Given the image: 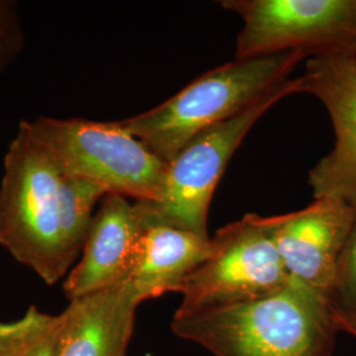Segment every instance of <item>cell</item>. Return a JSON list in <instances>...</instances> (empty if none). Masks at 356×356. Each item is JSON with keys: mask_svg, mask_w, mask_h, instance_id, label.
Wrapping results in <instances>:
<instances>
[{"mask_svg": "<svg viewBox=\"0 0 356 356\" xmlns=\"http://www.w3.org/2000/svg\"><path fill=\"white\" fill-rule=\"evenodd\" d=\"M296 92L297 79H288L264 99L189 141L168 164L160 198L156 202H136L147 227L165 225L209 235V207L229 159L257 120L272 106Z\"/></svg>", "mask_w": 356, "mask_h": 356, "instance_id": "5", "label": "cell"}, {"mask_svg": "<svg viewBox=\"0 0 356 356\" xmlns=\"http://www.w3.org/2000/svg\"><path fill=\"white\" fill-rule=\"evenodd\" d=\"M61 316L31 306L22 318L0 322V356H53Z\"/></svg>", "mask_w": 356, "mask_h": 356, "instance_id": "14", "label": "cell"}, {"mask_svg": "<svg viewBox=\"0 0 356 356\" xmlns=\"http://www.w3.org/2000/svg\"><path fill=\"white\" fill-rule=\"evenodd\" d=\"M243 22L235 58L282 51L356 56V0H225Z\"/></svg>", "mask_w": 356, "mask_h": 356, "instance_id": "7", "label": "cell"}, {"mask_svg": "<svg viewBox=\"0 0 356 356\" xmlns=\"http://www.w3.org/2000/svg\"><path fill=\"white\" fill-rule=\"evenodd\" d=\"M145 229L136 202L106 194L92 219L82 257L65 280L66 297L72 301L124 280Z\"/></svg>", "mask_w": 356, "mask_h": 356, "instance_id": "10", "label": "cell"}, {"mask_svg": "<svg viewBox=\"0 0 356 356\" xmlns=\"http://www.w3.org/2000/svg\"><path fill=\"white\" fill-rule=\"evenodd\" d=\"M334 317H335V322H337V326L339 331L348 332L350 335L356 338V316L334 310Z\"/></svg>", "mask_w": 356, "mask_h": 356, "instance_id": "17", "label": "cell"}, {"mask_svg": "<svg viewBox=\"0 0 356 356\" xmlns=\"http://www.w3.org/2000/svg\"><path fill=\"white\" fill-rule=\"evenodd\" d=\"M140 304L126 282L72 300L53 356H127Z\"/></svg>", "mask_w": 356, "mask_h": 356, "instance_id": "11", "label": "cell"}, {"mask_svg": "<svg viewBox=\"0 0 356 356\" xmlns=\"http://www.w3.org/2000/svg\"><path fill=\"white\" fill-rule=\"evenodd\" d=\"M331 304L337 312L356 316V204L351 227L339 257Z\"/></svg>", "mask_w": 356, "mask_h": 356, "instance_id": "15", "label": "cell"}, {"mask_svg": "<svg viewBox=\"0 0 356 356\" xmlns=\"http://www.w3.org/2000/svg\"><path fill=\"white\" fill-rule=\"evenodd\" d=\"M298 92L319 99L330 115L335 144L309 172L314 200L334 198L356 204V56L306 60L297 78Z\"/></svg>", "mask_w": 356, "mask_h": 356, "instance_id": "8", "label": "cell"}, {"mask_svg": "<svg viewBox=\"0 0 356 356\" xmlns=\"http://www.w3.org/2000/svg\"><path fill=\"white\" fill-rule=\"evenodd\" d=\"M107 193L101 186L79 178L61 176L60 223L65 248L76 261L82 252L94 219V209Z\"/></svg>", "mask_w": 356, "mask_h": 356, "instance_id": "13", "label": "cell"}, {"mask_svg": "<svg viewBox=\"0 0 356 356\" xmlns=\"http://www.w3.org/2000/svg\"><path fill=\"white\" fill-rule=\"evenodd\" d=\"M61 175L22 127L4 157L0 245L53 285L73 267L60 223Z\"/></svg>", "mask_w": 356, "mask_h": 356, "instance_id": "4", "label": "cell"}, {"mask_svg": "<svg viewBox=\"0 0 356 356\" xmlns=\"http://www.w3.org/2000/svg\"><path fill=\"white\" fill-rule=\"evenodd\" d=\"M23 128L61 176L101 186L107 194L156 202L164 188L168 164L154 156L119 122L41 116Z\"/></svg>", "mask_w": 356, "mask_h": 356, "instance_id": "3", "label": "cell"}, {"mask_svg": "<svg viewBox=\"0 0 356 356\" xmlns=\"http://www.w3.org/2000/svg\"><path fill=\"white\" fill-rule=\"evenodd\" d=\"M304 60L307 56L300 51L234 58L195 78L165 102L119 123L169 164L195 136L280 88Z\"/></svg>", "mask_w": 356, "mask_h": 356, "instance_id": "2", "label": "cell"}, {"mask_svg": "<svg viewBox=\"0 0 356 356\" xmlns=\"http://www.w3.org/2000/svg\"><path fill=\"white\" fill-rule=\"evenodd\" d=\"M210 251L209 235L165 225L148 226L122 282L127 284L140 302L165 293H179Z\"/></svg>", "mask_w": 356, "mask_h": 356, "instance_id": "12", "label": "cell"}, {"mask_svg": "<svg viewBox=\"0 0 356 356\" xmlns=\"http://www.w3.org/2000/svg\"><path fill=\"white\" fill-rule=\"evenodd\" d=\"M353 216V204L318 198L301 210L260 219L289 277L331 301Z\"/></svg>", "mask_w": 356, "mask_h": 356, "instance_id": "9", "label": "cell"}, {"mask_svg": "<svg viewBox=\"0 0 356 356\" xmlns=\"http://www.w3.org/2000/svg\"><path fill=\"white\" fill-rule=\"evenodd\" d=\"M170 326L214 356H332L339 331L330 300L292 279L256 301L176 313Z\"/></svg>", "mask_w": 356, "mask_h": 356, "instance_id": "1", "label": "cell"}, {"mask_svg": "<svg viewBox=\"0 0 356 356\" xmlns=\"http://www.w3.org/2000/svg\"><path fill=\"white\" fill-rule=\"evenodd\" d=\"M289 281L260 216L245 214L216 231L210 254L179 291L176 313L251 302L279 292Z\"/></svg>", "mask_w": 356, "mask_h": 356, "instance_id": "6", "label": "cell"}, {"mask_svg": "<svg viewBox=\"0 0 356 356\" xmlns=\"http://www.w3.org/2000/svg\"><path fill=\"white\" fill-rule=\"evenodd\" d=\"M22 48V32L15 8L0 1V64L11 61Z\"/></svg>", "mask_w": 356, "mask_h": 356, "instance_id": "16", "label": "cell"}]
</instances>
